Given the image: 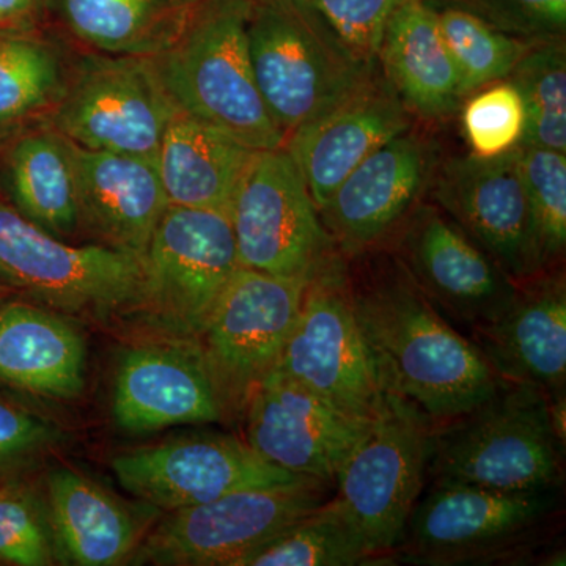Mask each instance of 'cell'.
<instances>
[{
	"instance_id": "6da1fadb",
	"label": "cell",
	"mask_w": 566,
	"mask_h": 566,
	"mask_svg": "<svg viewBox=\"0 0 566 566\" xmlns=\"http://www.w3.org/2000/svg\"><path fill=\"white\" fill-rule=\"evenodd\" d=\"M345 262L354 315L382 394L411 401L441 423L501 386L474 344L447 322L389 249L379 245Z\"/></svg>"
},
{
	"instance_id": "7a4b0ae2",
	"label": "cell",
	"mask_w": 566,
	"mask_h": 566,
	"mask_svg": "<svg viewBox=\"0 0 566 566\" xmlns=\"http://www.w3.org/2000/svg\"><path fill=\"white\" fill-rule=\"evenodd\" d=\"M562 490L431 483L389 560L419 566L526 565L547 549L560 527Z\"/></svg>"
},
{
	"instance_id": "3957f363",
	"label": "cell",
	"mask_w": 566,
	"mask_h": 566,
	"mask_svg": "<svg viewBox=\"0 0 566 566\" xmlns=\"http://www.w3.org/2000/svg\"><path fill=\"white\" fill-rule=\"evenodd\" d=\"M565 441L542 390L502 381L486 400L434 423L427 476L499 491L564 488Z\"/></svg>"
},
{
	"instance_id": "277c9868",
	"label": "cell",
	"mask_w": 566,
	"mask_h": 566,
	"mask_svg": "<svg viewBox=\"0 0 566 566\" xmlns=\"http://www.w3.org/2000/svg\"><path fill=\"white\" fill-rule=\"evenodd\" d=\"M251 0H203L172 46L150 57L175 109L251 150H275L285 134L256 85L245 22Z\"/></svg>"
},
{
	"instance_id": "5b68a950",
	"label": "cell",
	"mask_w": 566,
	"mask_h": 566,
	"mask_svg": "<svg viewBox=\"0 0 566 566\" xmlns=\"http://www.w3.org/2000/svg\"><path fill=\"white\" fill-rule=\"evenodd\" d=\"M245 36L256 85L285 140L378 71L354 57L304 0H251Z\"/></svg>"
},
{
	"instance_id": "8992f818",
	"label": "cell",
	"mask_w": 566,
	"mask_h": 566,
	"mask_svg": "<svg viewBox=\"0 0 566 566\" xmlns=\"http://www.w3.org/2000/svg\"><path fill=\"white\" fill-rule=\"evenodd\" d=\"M0 275L13 292L63 315L107 319L144 311L142 256L73 245L28 221L0 197Z\"/></svg>"
},
{
	"instance_id": "52a82bcc",
	"label": "cell",
	"mask_w": 566,
	"mask_h": 566,
	"mask_svg": "<svg viewBox=\"0 0 566 566\" xmlns=\"http://www.w3.org/2000/svg\"><path fill=\"white\" fill-rule=\"evenodd\" d=\"M434 422L416 405L382 394L378 411L335 474L334 504L375 560H389L427 482Z\"/></svg>"
},
{
	"instance_id": "ba28073f",
	"label": "cell",
	"mask_w": 566,
	"mask_h": 566,
	"mask_svg": "<svg viewBox=\"0 0 566 566\" xmlns=\"http://www.w3.org/2000/svg\"><path fill=\"white\" fill-rule=\"evenodd\" d=\"M80 51L48 125L85 150L156 158L177 109L150 57Z\"/></svg>"
},
{
	"instance_id": "9c48e42d",
	"label": "cell",
	"mask_w": 566,
	"mask_h": 566,
	"mask_svg": "<svg viewBox=\"0 0 566 566\" xmlns=\"http://www.w3.org/2000/svg\"><path fill=\"white\" fill-rule=\"evenodd\" d=\"M331 488L300 479L175 510L142 538L132 564L237 566L255 547L315 512L329 499Z\"/></svg>"
},
{
	"instance_id": "30bf717a",
	"label": "cell",
	"mask_w": 566,
	"mask_h": 566,
	"mask_svg": "<svg viewBox=\"0 0 566 566\" xmlns=\"http://www.w3.org/2000/svg\"><path fill=\"white\" fill-rule=\"evenodd\" d=\"M275 370L354 419L370 420L378 411L382 392L354 315L340 251L308 279Z\"/></svg>"
},
{
	"instance_id": "8fae6325",
	"label": "cell",
	"mask_w": 566,
	"mask_h": 566,
	"mask_svg": "<svg viewBox=\"0 0 566 566\" xmlns=\"http://www.w3.org/2000/svg\"><path fill=\"white\" fill-rule=\"evenodd\" d=\"M229 218L248 270L308 281L338 252L285 147L253 153Z\"/></svg>"
},
{
	"instance_id": "7c38bea8",
	"label": "cell",
	"mask_w": 566,
	"mask_h": 566,
	"mask_svg": "<svg viewBox=\"0 0 566 566\" xmlns=\"http://www.w3.org/2000/svg\"><path fill=\"white\" fill-rule=\"evenodd\" d=\"M307 282L240 266L212 305L196 340L227 419H241L249 395L277 365Z\"/></svg>"
},
{
	"instance_id": "4fadbf2b",
	"label": "cell",
	"mask_w": 566,
	"mask_h": 566,
	"mask_svg": "<svg viewBox=\"0 0 566 566\" xmlns=\"http://www.w3.org/2000/svg\"><path fill=\"white\" fill-rule=\"evenodd\" d=\"M381 245L465 337L499 318L515 300L520 282L434 203L417 205Z\"/></svg>"
},
{
	"instance_id": "5bb4252c",
	"label": "cell",
	"mask_w": 566,
	"mask_h": 566,
	"mask_svg": "<svg viewBox=\"0 0 566 566\" xmlns=\"http://www.w3.org/2000/svg\"><path fill=\"white\" fill-rule=\"evenodd\" d=\"M144 311L186 338L199 337L240 268L229 212L169 205L144 255Z\"/></svg>"
},
{
	"instance_id": "9a60e30c",
	"label": "cell",
	"mask_w": 566,
	"mask_h": 566,
	"mask_svg": "<svg viewBox=\"0 0 566 566\" xmlns=\"http://www.w3.org/2000/svg\"><path fill=\"white\" fill-rule=\"evenodd\" d=\"M112 471L123 490L166 512L207 504L234 491L307 479L268 463L244 439L214 433L122 453L112 460Z\"/></svg>"
},
{
	"instance_id": "2e32d148",
	"label": "cell",
	"mask_w": 566,
	"mask_h": 566,
	"mask_svg": "<svg viewBox=\"0 0 566 566\" xmlns=\"http://www.w3.org/2000/svg\"><path fill=\"white\" fill-rule=\"evenodd\" d=\"M436 207L452 219L513 281L545 273L536 248L517 147L494 158L469 155L436 167Z\"/></svg>"
},
{
	"instance_id": "e0dca14e",
	"label": "cell",
	"mask_w": 566,
	"mask_h": 566,
	"mask_svg": "<svg viewBox=\"0 0 566 566\" xmlns=\"http://www.w3.org/2000/svg\"><path fill=\"white\" fill-rule=\"evenodd\" d=\"M244 441L294 475L334 486L338 465L370 420L338 411L282 371H270L245 401Z\"/></svg>"
},
{
	"instance_id": "ac0fdd59",
	"label": "cell",
	"mask_w": 566,
	"mask_h": 566,
	"mask_svg": "<svg viewBox=\"0 0 566 566\" xmlns=\"http://www.w3.org/2000/svg\"><path fill=\"white\" fill-rule=\"evenodd\" d=\"M436 167L434 145L412 129L394 137L359 164L318 211L342 255L385 244L422 202Z\"/></svg>"
},
{
	"instance_id": "d6986e66",
	"label": "cell",
	"mask_w": 566,
	"mask_h": 566,
	"mask_svg": "<svg viewBox=\"0 0 566 566\" xmlns=\"http://www.w3.org/2000/svg\"><path fill=\"white\" fill-rule=\"evenodd\" d=\"M112 417L126 433L221 422L226 406L196 338L147 342L123 352L115 368Z\"/></svg>"
},
{
	"instance_id": "ffe728a7",
	"label": "cell",
	"mask_w": 566,
	"mask_h": 566,
	"mask_svg": "<svg viewBox=\"0 0 566 566\" xmlns=\"http://www.w3.org/2000/svg\"><path fill=\"white\" fill-rule=\"evenodd\" d=\"M499 379L566 400V281L564 266L520 282L504 314L468 334Z\"/></svg>"
},
{
	"instance_id": "44dd1931",
	"label": "cell",
	"mask_w": 566,
	"mask_h": 566,
	"mask_svg": "<svg viewBox=\"0 0 566 566\" xmlns=\"http://www.w3.org/2000/svg\"><path fill=\"white\" fill-rule=\"evenodd\" d=\"M411 126L400 96L376 71L359 91L290 134L283 147L319 211L359 164Z\"/></svg>"
},
{
	"instance_id": "7402d4cb",
	"label": "cell",
	"mask_w": 566,
	"mask_h": 566,
	"mask_svg": "<svg viewBox=\"0 0 566 566\" xmlns=\"http://www.w3.org/2000/svg\"><path fill=\"white\" fill-rule=\"evenodd\" d=\"M80 230L144 259L169 208L156 158L92 151L73 144Z\"/></svg>"
},
{
	"instance_id": "603a6c76",
	"label": "cell",
	"mask_w": 566,
	"mask_h": 566,
	"mask_svg": "<svg viewBox=\"0 0 566 566\" xmlns=\"http://www.w3.org/2000/svg\"><path fill=\"white\" fill-rule=\"evenodd\" d=\"M87 348L65 315L28 297H0V386L46 400H77Z\"/></svg>"
},
{
	"instance_id": "cb8c5ba5",
	"label": "cell",
	"mask_w": 566,
	"mask_h": 566,
	"mask_svg": "<svg viewBox=\"0 0 566 566\" xmlns=\"http://www.w3.org/2000/svg\"><path fill=\"white\" fill-rule=\"evenodd\" d=\"M378 63L406 109L417 118L446 120L464 102L455 63L430 0H408L395 11Z\"/></svg>"
},
{
	"instance_id": "d4e9b609",
	"label": "cell",
	"mask_w": 566,
	"mask_h": 566,
	"mask_svg": "<svg viewBox=\"0 0 566 566\" xmlns=\"http://www.w3.org/2000/svg\"><path fill=\"white\" fill-rule=\"evenodd\" d=\"M0 192L61 240L81 232L73 144L46 122L0 139Z\"/></svg>"
},
{
	"instance_id": "484cf974",
	"label": "cell",
	"mask_w": 566,
	"mask_h": 566,
	"mask_svg": "<svg viewBox=\"0 0 566 566\" xmlns=\"http://www.w3.org/2000/svg\"><path fill=\"white\" fill-rule=\"evenodd\" d=\"M44 501L59 560L66 564L122 565L144 538L128 506L74 469L48 472Z\"/></svg>"
},
{
	"instance_id": "4316f807",
	"label": "cell",
	"mask_w": 566,
	"mask_h": 566,
	"mask_svg": "<svg viewBox=\"0 0 566 566\" xmlns=\"http://www.w3.org/2000/svg\"><path fill=\"white\" fill-rule=\"evenodd\" d=\"M203 0H50L77 50L153 57L180 39Z\"/></svg>"
},
{
	"instance_id": "83f0119b",
	"label": "cell",
	"mask_w": 566,
	"mask_h": 566,
	"mask_svg": "<svg viewBox=\"0 0 566 566\" xmlns=\"http://www.w3.org/2000/svg\"><path fill=\"white\" fill-rule=\"evenodd\" d=\"M253 153L177 112L156 153L167 200L174 207L229 212Z\"/></svg>"
},
{
	"instance_id": "f1b7e54d",
	"label": "cell",
	"mask_w": 566,
	"mask_h": 566,
	"mask_svg": "<svg viewBox=\"0 0 566 566\" xmlns=\"http://www.w3.org/2000/svg\"><path fill=\"white\" fill-rule=\"evenodd\" d=\"M74 54L44 28L0 29V139L48 120Z\"/></svg>"
},
{
	"instance_id": "f546056e",
	"label": "cell",
	"mask_w": 566,
	"mask_h": 566,
	"mask_svg": "<svg viewBox=\"0 0 566 566\" xmlns=\"http://www.w3.org/2000/svg\"><path fill=\"white\" fill-rule=\"evenodd\" d=\"M374 564L353 524L327 499L311 515L255 547L237 566H353Z\"/></svg>"
},
{
	"instance_id": "4dcf8cb0",
	"label": "cell",
	"mask_w": 566,
	"mask_h": 566,
	"mask_svg": "<svg viewBox=\"0 0 566 566\" xmlns=\"http://www.w3.org/2000/svg\"><path fill=\"white\" fill-rule=\"evenodd\" d=\"M433 3L439 28L460 76L463 96L504 81L534 43L499 31L471 11L449 2Z\"/></svg>"
},
{
	"instance_id": "1f68e13d",
	"label": "cell",
	"mask_w": 566,
	"mask_h": 566,
	"mask_svg": "<svg viewBox=\"0 0 566 566\" xmlns=\"http://www.w3.org/2000/svg\"><path fill=\"white\" fill-rule=\"evenodd\" d=\"M526 109V147L566 153V44L542 41L528 48L506 77Z\"/></svg>"
},
{
	"instance_id": "d6a6232c",
	"label": "cell",
	"mask_w": 566,
	"mask_h": 566,
	"mask_svg": "<svg viewBox=\"0 0 566 566\" xmlns=\"http://www.w3.org/2000/svg\"><path fill=\"white\" fill-rule=\"evenodd\" d=\"M521 178L543 271L564 266L566 249V153L517 147Z\"/></svg>"
},
{
	"instance_id": "836d02e7",
	"label": "cell",
	"mask_w": 566,
	"mask_h": 566,
	"mask_svg": "<svg viewBox=\"0 0 566 566\" xmlns=\"http://www.w3.org/2000/svg\"><path fill=\"white\" fill-rule=\"evenodd\" d=\"M57 560L46 501L22 476L0 483V562L50 566Z\"/></svg>"
},
{
	"instance_id": "e575fe53",
	"label": "cell",
	"mask_w": 566,
	"mask_h": 566,
	"mask_svg": "<svg viewBox=\"0 0 566 566\" xmlns=\"http://www.w3.org/2000/svg\"><path fill=\"white\" fill-rule=\"evenodd\" d=\"M461 125L471 155L494 158L515 150L526 133V109L515 85L494 82L461 104Z\"/></svg>"
},
{
	"instance_id": "d590c367",
	"label": "cell",
	"mask_w": 566,
	"mask_h": 566,
	"mask_svg": "<svg viewBox=\"0 0 566 566\" xmlns=\"http://www.w3.org/2000/svg\"><path fill=\"white\" fill-rule=\"evenodd\" d=\"M61 439L57 424L0 386V483L21 479Z\"/></svg>"
},
{
	"instance_id": "8d00e7d4",
	"label": "cell",
	"mask_w": 566,
	"mask_h": 566,
	"mask_svg": "<svg viewBox=\"0 0 566 566\" xmlns=\"http://www.w3.org/2000/svg\"><path fill=\"white\" fill-rule=\"evenodd\" d=\"M354 57L378 63L387 24L408 0H304Z\"/></svg>"
},
{
	"instance_id": "74e56055",
	"label": "cell",
	"mask_w": 566,
	"mask_h": 566,
	"mask_svg": "<svg viewBox=\"0 0 566 566\" xmlns=\"http://www.w3.org/2000/svg\"><path fill=\"white\" fill-rule=\"evenodd\" d=\"M471 11L488 24L526 41L564 40L566 0H438Z\"/></svg>"
},
{
	"instance_id": "f35d334b",
	"label": "cell",
	"mask_w": 566,
	"mask_h": 566,
	"mask_svg": "<svg viewBox=\"0 0 566 566\" xmlns=\"http://www.w3.org/2000/svg\"><path fill=\"white\" fill-rule=\"evenodd\" d=\"M50 0H0V29L43 28Z\"/></svg>"
},
{
	"instance_id": "ab89813d",
	"label": "cell",
	"mask_w": 566,
	"mask_h": 566,
	"mask_svg": "<svg viewBox=\"0 0 566 566\" xmlns=\"http://www.w3.org/2000/svg\"><path fill=\"white\" fill-rule=\"evenodd\" d=\"M0 290H7V292H13L9 285H7L6 281H3L2 275H0Z\"/></svg>"
},
{
	"instance_id": "60d3db41",
	"label": "cell",
	"mask_w": 566,
	"mask_h": 566,
	"mask_svg": "<svg viewBox=\"0 0 566 566\" xmlns=\"http://www.w3.org/2000/svg\"><path fill=\"white\" fill-rule=\"evenodd\" d=\"M7 293H10V292H7V290H0V297L6 296Z\"/></svg>"
}]
</instances>
